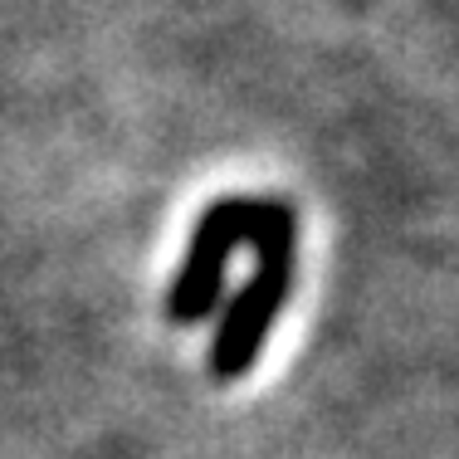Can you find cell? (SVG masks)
<instances>
[{"label":"cell","instance_id":"cell-2","mask_svg":"<svg viewBox=\"0 0 459 459\" xmlns=\"http://www.w3.org/2000/svg\"><path fill=\"white\" fill-rule=\"evenodd\" d=\"M255 215H259L255 195H225V201H211L201 211L195 235H191V245H186V259H181L177 279H171V289H167V323L195 327L215 313L230 259H235V249H249Z\"/></svg>","mask_w":459,"mask_h":459},{"label":"cell","instance_id":"cell-1","mask_svg":"<svg viewBox=\"0 0 459 459\" xmlns=\"http://www.w3.org/2000/svg\"><path fill=\"white\" fill-rule=\"evenodd\" d=\"M249 255H255V274L239 283L230 308L215 318L211 347H205V377L221 381V386L255 371L283 303L293 293V274H299V215H293L289 201H279V195L259 201Z\"/></svg>","mask_w":459,"mask_h":459}]
</instances>
